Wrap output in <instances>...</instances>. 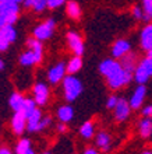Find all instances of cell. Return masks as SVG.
<instances>
[{
	"mask_svg": "<svg viewBox=\"0 0 152 154\" xmlns=\"http://www.w3.org/2000/svg\"><path fill=\"white\" fill-rule=\"evenodd\" d=\"M80 134L84 139H91L94 136V125H92V122H85L84 125L81 126Z\"/></svg>",
	"mask_w": 152,
	"mask_h": 154,
	"instance_id": "obj_27",
	"label": "cell"
},
{
	"mask_svg": "<svg viewBox=\"0 0 152 154\" xmlns=\"http://www.w3.org/2000/svg\"><path fill=\"white\" fill-rule=\"evenodd\" d=\"M84 154H98V151H96L95 149H92V147H88V149L84 151Z\"/></svg>",
	"mask_w": 152,
	"mask_h": 154,
	"instance_id": "obj_39",
	"label": "cell"
},
{
	"mask_svg": "<svg viewBox=\"0 0 152 154\" xmlns=\"http://www.w3.org/2000/svg\"><path fill=\"white\" fill-rule=\"evenodd\" d=\"M74 116V111L70 105H61L59 109H57V118L61 123H67L70 122Z\"/></svg>",
	"mask_w": 152,
	"mask_h": 154,
	"instance_id": "obj_18",
	"label": "cell"
},
{
	"mask_svg": "<svg viewBox=\"0 0 152 154\" xmlns=\"http://www.w3.org/2000/svg\"><path fill=\"white\" fill-rule=\"evenodd\" d=\"M82 67V59L81 56H73L67 63V73L68 74H76L77 72H80Z\"/></svg>",
	"mask_w": 152,
	"mask_h": 154,
	"instance_id": "obj_22",
	"label": "cell"
},
{
	"mask_svg": "<svg viewBox=\"0 0 152 154\" xmlns=\"http://www.w3.org/2000/svg\"><path fill=\"white\" fill-rule=\"evenodd\" d=\"M27 121H28V116L22 112V111H18L13 115L11 118V129L16 134H22L24 130L27 129Z\"/></svg>",
	"mask_w": 152,
	"mask_h": 154,
	"instance_id": "obj_6",
	"label": "cell"
},
{
	"mask_svg": "<svg viewBox=\"0 0 152 154\" xmlns=\"http://www.w3.org/2000/svg\"><path fill=\"white\" fill-rule=\"evenodd\" d=\"M120 63H121V66H123L124 70L134 73L136 69H137V56L134 55V53H127L126 56H123L120 59Z\"/></svg>",
	"mask_w": 152,
	"mask_h": 154,
	"instance_id": "obj_16",
	"label": "cell"
},
{
	"mask_svg": "<svg viewBox=\"0 0 152 154\" xmlns=\"http://www.w3.org/2000/svg\"><path fill=\"white\" fill-rule=\"evenodd\" d=\"M145 95H147V88H145V85H138V87L133 91L131 98L128 100L131 109H138V108L142 105V102H144V100H145Z\"/></svg>",
	"mask_w": 152,
	"mask_h": 154,
	"instance_id": "obj_11",
	"label": "cell"
},
{
	"mask_svg": "<svg viewBox=\"0 0 152 154\" xmlns=\"http://www.w3.org/2000/svg\"><path fill=\"white\" fill-rule=\"evenodd\" d=\"M140 66H142L145 69V72L149 74V76H152V57H145V59H142V60L140 62Z\"/></svg>",
	"mask_w": 152,
	"mask_h": 154,
	"instance_id": "obj_29",
	"label": "cell"
},
{
	"mask_svg": "<svg viewBox=\"0 0 152 154\" xmlns=\"http://www.w3.org/2000/svg\"><path fill=\"white\" fill-rule=\"evenodd\" d=\"M40 121H42V112H40V109L36 108V109L28 116V121H27V130H29V132H39Z\"/></svg>",
	"mask_w": 152,
	"mask_h": 154,
	"instance_id": "obj_14",
	"label": "cell"
},
{
	"mask_svg": "<svg viewBox=\"0 0 152 154\" xmlns=\"http://www.w3.org/2000/svg\"><path fill=\"white\" fill-rule=\"evenodd\" d=\"M138 129H140V134L142 137H149L152 134V119L151 118L145 116L144 119H141L140 125H138Z\"/></svg>",
	"mask_w": 152,
	"mask_h": 154,
	"instance_id": "obj_21",
	"label": "cell"
},
{
	"mask_svg": "<svg viewBox=\"0 0 152 154\" xmlns=\"http://www.w3.org/2000/svg\"><path fill=\"white\" fill-rule=\"evenodd\" d=\"M64 2H66V0H48V7L50 8V10H53V8L60 7L61 4H64Z\"/></svg>",
	"mask_w": 152,
	"mask_h": 154,
	"instance_id": "obj_34",
	"label": "cell"
},
{
	"mask_svg": "<svg viewBox=\"0 0 152 154\" xmlns=\"http://www.w3.org/2000/svg\"><path fill=\"white\" fill-rule=\"evenodd\" d=\"M81 91H82V84H81V81L77 77H74V74H68V76L64 77L63 80L64 100L74 101L76 98L80 97Z\"/></svg>",
	"mask_w": 152,
	"mask_h": 154,
	"instance_id": "obj_1",
	"label": "cell"
},
{
	"mask_svg": "<svg viewBox=\"0 0 152 154\" xmlns=\"http://www.w3.org/2000/svg\"><path fill=\"white\" fill-rule=\"evenodd\" d=\"M67 42L70 49L73 51V53L76 56H81L84 53V42H82V38L78 35L74 31H70L67 34Z\"/></svg>",
	"mask_w": 152,
	"mask_h": 154,
	"instance_id": "obj_5",
	"label": "cell"
},
{
	"mask_svg": "<svg viewBox=\"0 0 152 154\" xmlns=\"http://www.w3.org/2000/svg\"><path fill=\"white\" fill-rule=\"evenodd\" d=\"M24 102H25V97L21 93H13L11 95H10V100H8L10 108H11L13 111H16V112L22 109Z\"/></svg>",
	"mask_w": 152,
	"mask_h": 154,
	"instance_id": "obj_17",
	"label": "cell"
},
{
	"mask_svg": "<svg viewBox=\"0 0 152 154\" xmlns=\"http://www.w3.org/2000/svg\"><path fill=\"white\" fill-rule=\"evenodd\" d=\"M1 2H4V0H0V3H1Z\"/></svg>",
	"mask_w": 152,
	"mask_h": 154,
	"instance_id": "obj_46",
	"label": "cell"
},
{
	"mask_svg": "<svg viewBox=\"0 0 152 154\" xmlns=\"http://www.w3.org/2000/svg\"><path fill=\"white\" fill-rule=\"evenodd\" d=\"M55 20H48L46 23H42L34 29V38H36L38 41H46L53 35V31H55Z\"/></svg>",
	"mask_w": 152,
	"mask_h": 154,
	"instance_id": "obj_3",
	"label": "cell"
},
{
	"mask_svg": "<svg viewBox=\"0 0 152 154\" xmlns=\"http://www.w3.org/2000/svg\"><path fill=\"white\" fill-rule=\"evenodd\" d=\"M149 74L145 72V69L142 67V66H137V69H136V72H134V80L138 83V85H144L147 81L149 80Z\"/></svg>",
	"mask_w": 152,
	"mask_h": 154,
	"instance_id": "obj_24",
	"label": "cell"
},
{
	"mask_svg": "<svg viewBox=\"0 0 152 154\" xmlns=\"http://www.w3.org/2000/svg\"><path fill=\"white\" fill-rule=\"evenodd\" d=\"M117 102H119V98L116 97V95H110V97L108 98V102H106V106H108L109 109H115L117 105Z\"/></svg>",
	"mask_w": 152,
	"mask_h": 154,
	"instance_id": "obj_32",
	"label": "cell"
},
{
	"mask_svg": "<svg viewBox=\"0 0 152 154\" xmlns=\"http://www.w3.org/2000/svg\"><path fill=\"white\" fill-rule=\"evenodd\" d=\"M133 77H134V73H131V72H127V70L123 69V72H121L120 74H117L115 79H112V80H108V85L112 90L121 88V87L127 85L128 83L131 81Z\"/></svg>",
	"mask_w": 152,
	"mask_h": 154,
	"instance_id": "obj_7",
	"label": "cell"
},
{
	"mask_svg": "<svg viewBox=\"0 0 152 154\" xmlns=\"http://www.w3.org/2000/svg\"><path fill=\"white\" fill-rule=\"evenodd\" d=\"M13 2H16V3H18V4H20V3H22L24 0H13Z\"/></svg>",
	"mask_w": 152,
	"mask_h": 154,
	"instance_id": "obj_43",
	"label": "cell"
},
{
	"mask_svg": "<svg viewBox=\"0 0 152 154\" xmlns=\"http://www.w3.org/2000/svg\"><path fill=\"white\" fill-rule=\"evenodd\" d=\"M49 123H50V118L49 116L42 118V121H40V123H39V130H42V129H45L46 126H49Z\"/></svg>",
	"mask_w": 152,
	"mask_h": 154,
	"instance_id": "obj_35",
	"label": "cell"
},
{
	"mask_svg": "<svg viewBox=\"0 0 152 154\" xmlns=\"http://www.w3.org/2000/svg\"><path fill=\"white\" fill-rule=\"evenodd\" d=\"M66 73H67V65H64L63 62L55 65L53 67H50L48 72V80L50 84H57L60 81L64 80L66 77Z\"/></svg>",
	"mask_w": 152,
	"mask_h": 154,
	"instance_id": "obj_4",
	"label": "cell"
},
{
	"mask_svg": "<svg viewBox=\"0 0 152 154\" xmlns=\"http://www.w3.org/2000/svg\"><path fill=\"white\" fill-rule=\"evenodd\" d=\"M66 11H67L68 17H71V18H74V20L80 18V16H81V8H80V6H78V3H76L74 0L67 2Z\"/></svg>",
	"mask_w": 152,
	"mask_h": 154,
	"instance_id": "obj_23",
	"label": "cell"
},
{
	"mask_svg": "<svg viewBox=\"0 0 152 154\" xmlns=\"http://www.w3.org/2000/svg\"><path fill=\"white\" fill-rule=\"evenodd\" d=\"M3 67H4V62L0 59V70H3Z\"/></svg>",
	"mask_w": 152,
	"mask_h": 154,
	"instance_id": "obj_42",
	"label": "cell"
},
{
	"mask_svg": "<svg viewBox=\"0 0 152 154\" xmlns=\"http://www.w3.org/2000/svg\"><path fill=\"white\" fill-rule=\"evenodd\" d=\"M18 62H20V65L24 66V67H31V66L39 63V59L36 57V55L32 52L31 49H28V51H25V52L20 56Z\"/></svg>",
	"mask_w": 152,
	"mask_h": 154,
	"instance_id": "obj_15",
	"label": "cell"
},
{
	"mask_svg": "<svg viewBox=\"0 0 152 154\" xmlns=\"http://www.w3.org/2000/svg\"><path fill=\"white\" fill-rule=\"evenodd\" d=\"M142 154H152V151H145V153H142Z\"/></svg>",
	"mask_w": 152,
	"mask_h": 154,
	"instance_id": "obj_44",
	"label": "cell"
},
{
	"mask_svg": "<svg viewBox=\"0 0 152 154\" xmlns=\"http://www.w3.org/2000/svg\"><path fill=\"white\" fill-rule=\"evenodd\" d=\"M29 149H32L31 142H29L28 139H21L16 146V154H27V151Z\"/></svg>",
	"mask_w": 152,
	"mask_h": 154,
	"instance_id": "obj_25",
	"label": "cell"
},
{
	"mask_svg": "<svg viewBox=\"0 0 152 154\" xmlns=\"http://www.w3.org/2000/svg\"><path fill=\"white\" fill-rule=\"evenodd\" d=\"M34 3H35V0H24L22 2V6L25 8H34Z\"/></svg>",
	"mask_w": 152,
	"mask_h": 154,
	"instance_id": "obj_37",
	"label": "cell"
},
{
	"mask_svg": "<svg viewBox=\"0 0 152 154\" xmlns=\"http://www.w3.org/2000/svg\"><path fill=\"white\" fill-rule=\"evenodd\" d=\"M20 11V6L18 3L13 2V0H4L0 3V14L4 16H18Z\"/></svg>",
	"mask_w": 152,
	"mask_h": 154,
	"instance_id": "obj_13",
	"label": "cell"
},
{
	"mask_svg": "<svg viewBox=\"0 0 152 154\" xmlns=\"http://www.w3.org/2000/svg\"><path fill=\"white\" fill-rule=\"evenodd\" d=\"M131 51V45L130 42L126 39H119L116 41L112 46V56L115 59H121L123 56H126L127 53H130Z\"/></svg>",
	"mask_w": 152,
	"mask_h": 154,
	"instance_id": "obj_9",
	"label": "cell"
},
{
	"mask_svg": "<svg viewBox=\"0 0 152 154\" xmlns=\"http://www.w3.org/2000/svg\"><path fill=\"white\" fill-rule=\"evenodd\" d=\"M0 154H13V153L8 150L7 147H1V149H0Z\"/></svg>",
	"mask_w": 152,
	"mask_h": 154,
	"instance_id": "obj_40",
	"label": "cell"
},
{
	"mask_svg": "<svg viewBox=\"0 0 152 154\" xmlns=\"http://www.w3.org/2000/svg\"><path fill=\"white\" fill-rule=\"evenodd\" d=\"M49 98V88L48 85L43 83H38L34 85V100H35L36 105H45L48 102Z\"/></svg>",
	"mask_w": 152,
	"mask_h": 154,
	"instance_id": "obj_8",
	"label": "cell"
},
{
	"mask_svg": "<svg viewBox=\"0 0 152 154\" xmlns=\"http://www.w3.org/2000/svg\"><path fill=\"white\" fill-rule=\"evenodd\" d=\"M10 46V41L6 38V35L3 34V31L0 29V52L7 51V48Z\"/></svg>",
	"mask_w": 152,
	"mask_h": 154,
	"instance_id": "obj_30",
	"label": "cell"
},
{
	"mask_svg": "<svg viewBox=\"0 0 152 154\" xmlns=\"http://www.w3.org/2000/svg\"><path fill=\"white\" fill-rule=\"evenodd\" d=\"M57 130H59L60 133H64V132H66V123H60V125H57Z\"/></svg>",
	"mask_w": 152,
	"mask_h": 154,
	"instance_id": "obj_38",
	"label": "cell"
},
{
	"mask_svg": "<svg viewBox=\"0 0 152 154\" xmlns=\"http://www.w3.org/2000/svg\"><path fill=\"white\" fill-rule=\"evenodd\" d=\"M130 111H131L130 102L127 100H124V98H119V102H117L116 108H115V118L119 122L126 121L130 116Z\"/></svg>",
	"mask_w": 152,
	"mask_h": 154,
	"instance_id": "obj_10",
	"label": "cell"
},
{
	"mask_svg": "<svg viewBox=\"0 0 152 154\" xmlns=\"http://www.w3.org/2000/svg\"><path fill=\"white\" fill-rule=\"evenodd\" d=\"M141 48L144 51H149L152 48V24H147L141 31L140 35Z\"/></svg>",
	"mask_w": 152,
	"mask_h": 154,
	"instance_id": "obj_12",
	"label": "cell"
},
{
	"mask_svg": "<svg viewBox=\"0 0 152 154\" xmlns=\"http://www.w3.org/2000/svg\"><path fill=\"white\" fill-rule=\"evenodd\" d=\"M110 142H112V139H110V136L106 132H99L96 134V139H95L96 146L99 149H102L103 151H108L110 149Z\"/></svg>",
	"mask_w": 152,
	"mask_h": 154,
	"instance_id": "obj_19",
	"label": "cell"
},
{
	"mask_svg": "<svg viewBox=\"0 0 152 154\" xmlns=\"http://www.w3.org/2000/svg\"><path fill=\"white\" fill-rule=\"evenodd\" d=\"M147 56H148V57H152V48L149 49V51H147Z\"/></svg>",
	"mask_w": 152,
	"mask_h": 154,
	"instance_id": "obj_41",
	"label": "cell"
},
{
	"mask_svg": "<svg viewBox=\"0 0 152 154\" xmlns=\"http://www.w3.org/2000/svg\"><path fill=\"white\" fill-rule=\"evenodd\" d=\"M142 10H144V21L152 20V0H142Z\"/></svg>",
	"mask_w": 152,
	"mask_h": 154,
	"instance_id": "obj_28",
	"label": "cell"
},
{
	"mask_svg": "<svg viewBox=\"0 0 152 154\" xmlns=\"http://www.w3.org/2000/svg\"><path fill=\"white\" fill-rule=\"evenodd\" d=\"M99 72L100 74L106 77V80H112L123 72V66L120 62L115 60V59H105L99 65Z\"/></svg>",
	"mask_w": 152,
	"mask_h": 154,
	"instance_id": "obj_2",
	"label": "cell"
},
{
	"mask_svg": "<svg viewBox=\"0 0 152 154\" xmlns=\"http://www.w3.org/2000/svg\"><path fill=\"white\" fill-rule=\"evenodd\" d=\"M27 45H28V49H31L32 52L36 55V57L39 59V62L42 60V56H43V46L40 44V41H38L36 38H29L27 41Z\"/></svg>",
	"mask_w": 152,
	"mask_h": 154,
	"instance_id": "obj_20",
	"label": "cell"
},
{
	"mask_svg": "<svg viewBox=\"0 0 152 154\" xmlns=\"http://www.w3.org/2000/svg\"><path fill=\"white\" fill-rule=\"evenodd\" d=\"M46 7H48V0H35V3H34V10L36 13H40Z\"/></svg>",
	"mask_w": 152,
	"mask_h": 154,
	"instance_id": "obj_31",
	"label": "cell"
},
{
	"mask_svg": "<svg viewBox=\"0 0 152 154\" xmlns=\"http://www.w3.org/2000/svg\"><path fill=\"white\" fill-rule=\"evenodd\" d=\"M142 115L144 116H147V118H149V116H152V105H147L142 109Z\"/></svg>",
	"mask_w": 152,
	"mask_h": 154,
	"instance_id": "obj_36",
	"label": "cell"
},
{
	"mask_svg": "<svg viewBox=\"0 0 152 154\" xmlns=\"http://www.w3.org/2000/svg\"><path fill=\"white\" fill-rule=\"evenodd\" d=\"M35 109H36L35 100H34V98H25V102H24V105H22V109L21 111H22L27 116H29Z\"/></svg>",
	"mask_w": 152,
	"mask_h": 154,
	"instance_id": "obj_26",
	"label": "cell"
},
{
	"mask_svg": "<svg viewBox=\"0 0 152 154\" xmlns=\"http://www.w3.org/2000/svg\"><path fill=\"white\" fill-rule=\"evenodd\" d=\"M133 16L137 20H144V10L141 7H138V6H136V7L133 8Z\"/></svg>",
	"mask_w": 152,
	"mask_h": 154,
	"instance_id": "obj_33",
	"label": "cell"
},
{
	"mask_svg": "<svg viewBox=\"0 0 152 154\" xmlns=\"http://www.w3.org/2000/svg\"><path fill=\"white\" fill-rule=\"evenodd\" d=\"M43 154H52V153H49V151H46V153H43Z\"/></svg>",
	"mask_w": 152,
	"mask_h": 154,
	"instance_id": "obj_45",
	"label": "cell"
}]
</instances>
